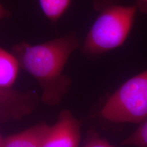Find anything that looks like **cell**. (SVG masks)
<instances>
[{
    "instance_id": "4",
    "label": "cell",
    "mask_w": 147,
    "mask_h": 147,
    "mask_svg": "<svg viewBox=\"0 0 147 147\" xmlns=\"http://www.w3.org/2000/svg\"><path fill=\"white\" fill-rule=\"evenodd\" d=\"M38 102V95L34 91L0 87V121L21 120L34 111Z\"/></svg>"
},
{
    "instance_id": "10",
    "label": "cell",
    "mask_w": 147,
    "mask_h": 147,
    "mask_svg": "<svg viewBox=\"0 0 147 147\" xmlns=\"http://www.w3.org/2000/svg\"><path fill=\"white\" fill-rule=\"evenodd\" d=\"M83 147H114L105 139L101 138L97 133H91L88 137Z\"/></svg>"
},
{
    "instance_id": "11",
    "label": "cell",
    "mask_w": 147,
    "mask_h": 147,
    "mask_svg": "<svg viewBox=\"0 0 147 147\" xmlns=\"http://www.w3.org/2000/svg\"><path fill=\"white\" fill-rule=\"evenodd\" d=\"M136 5L139 11L147 14V0H137Z\"/></svg>"
},
{
    "instance_id": "1",
    "label": "cell",
    "mask_w": 147,
    "mask_h": 147,
    "mask_svg": "<svg viewBox=\"0 0 147 147\" xmlns=\"http://www.w3.org/2000/svg\"><path fill=\"white\" fill-rule=\"evenodd\" d=\"M80 47L75 33L38 45L21 42L12 47L21 67L36 80L42 91V101L49 106L59 104L68 91L70 80L63 70L71 54Z\"/></svg>"
},
{
    "instance_id": "12",
    "label": "cell",
    "mask_w": 147,
    "mask_h": 147,
    "mask_svg": "<svg viewBox=\"0 0 147 147\" xmlns=\"http://www.w3.org/2000/svg\"><path fill=\"white\" fill-rule=\"evenodd\" d=\"M10 12L4 8V6L0 2V21L3 18H8L10 16Z\"/></svg>"
},
{
    "instance_id": "9",
    "label": "cell",
    "mask_w": 147,
    "mask_h": 147,
    "mask_svg": "<svg viewBox=\"0 0 147 147\" xmlns=\"http://www.w3.org/2000/svg\"><path fill=\"white\" fill-rule=\"evenodd\" d=\"M123 145L137 147H147V119L131 135L124 140Z\"/></svg>"
},
{
    "instance_id": "6",
    "label": "cell",
    "mask_w": 147,
    "mask_h": 147,
    "mask_svg": "<svg viewBox=\"0 0 147 147\" xmlns=\"http://www.w3.org/2000/svg\"><path fill=\"white\" fill-rule=\"evenodd\" d=\"M50 125L40 123L2 139L1 147H41Z\"/></svg>"
},
{
    "instance_id": "8",
    "label": "cell",
    "mask_w": 147,
    "mask_h": 147,
    "mask_svg": "<svg viewBox=\"0 0 147 147\" xmlns=\"http://www.w3.org/2000/svg\"><path fill=\"white\" fill-rule=\"evenodd\" d=\"M71 0H38L41 10L51 22L57 21L69 7Z\"/></svg>"
},
{
    "instance_id": "13",
    "label": "cell",
    "mask_w": 147,
    "mask_h": 147,
    "mask_svg": "<svg viewBox=\"0 0 147 147\" xmlns=\"http://www.w3.org/2000/svg\"><path fill=\"white\" fill-rule=\"evenodd\" d=\"M1 142H2V138H1V136H0V147H1Z\"/></svg>"
},
{
    "instance_id": "7",
    "label": "cell",
    "mask_w": 147,
    "mask_h": 147,
    "mask_svg": "<svg viewBox=\"0 0 147 147\" xmlns=\"http://www.w3.org/2000/svg\"><path fill=\"white\" fill-rule=\"evenodd\" d=\"M20 67L19 61L14 53L0 47V87L12 89L17 79Z\"/></svg>"
},
{
    "instance_id": "5",
    "label": "cell",
    "mask_w": 147,
    "mask_h": 147,
    "mask_svg": "<svg viewBox=\"0 0 147 147\" xmlns=\"http://www.w3.org/2000/svg\"><path fill=\"white\" fill-rule=\"evenodd\" d=\"M81 125L69 110H63L49 127L41 147H79Z\"/></svg>"
},
{
    "instance_id": "2",
    "label": "cell",
    "mask_w": 147,
    "mask_h": 147,
    "mask_svg": "<svg viewBox=\"0 0 147 147\" xmlns=\"http://www.w3.org/2000/svg\"><path fill=\"white\" fill-rule=\"evenodd\" d=\"M100 14L82 45L84 54L100 55L120 47L127 39L138 12L136 5L98 0Z\"/></svg>"
},
{
    "instance_id": "3",
    "label": "cell",
    "mask_w": 147,
    "mask_h": 147,
    "mask_svg": "<svg viewBox=\"0 0 147 147\" xmlns=\"http://www.w3.org/2000/svg\"><path fill=\"white\" fill-rule=\"evenodd\" d=\"M113 123H142L147 119V69L124 82L110 96L100 113Z\"/></svg>"
}]
</instances>
